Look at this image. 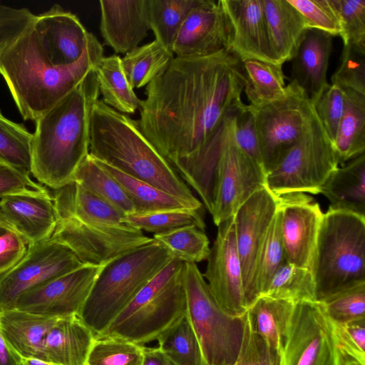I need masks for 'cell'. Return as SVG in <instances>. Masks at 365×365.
Wrapping results in <instances>:
<instances>
[{"label":"cell","mask_w":365,"mask_h":365,"mask_svg":"<svg viewBox=\"0 0 365 365\" xmlns=\"http://www.w3.org/2000/svg\"><path fill=\"white\" fill-rule=\"evenodd\" d=\"M341 20L344 45L365 47V0H331Z\"/></svg>","instance_id":"7dc6e473"},{"label":"cell","mask_w":365,"mask_h":365,"mask_svg":"<svg viewBox=\"0 0 365 365\" xmlns=\"http://www.w3.org/2000/svg\"><path fill=\"white\" fill-rule=\"evenodd\" d=\"M174 54L156 40L138 46L121 58L123 70L132 88L144 87L170 63Z\"/></svg>","instance_id":"d6a6232c"},{"label":"cell","mask_w":365,"mask_h":365,"mask_svg":"<svg viewBox=\"0 0 365 365\" xmlns=\"http://www.w3.org/2000/svg\"><path fill=\"white\" fill-rule=\"evenodd\" d=\"M95 72L102 101L107 106L123 114L134 113L139 108L140 100L125 77L119 56H103Z\"/></svg>","instance_id":"4dcf8cb0"},{"label":"cell","mask_w":365,"mask_h":365,"mask_svg":"<svg viewBox=\"0 0 365 365\" xmlns=\"http://www.w3.org/2000/svg\"><path fill=\"white\" fill-rule=\"evenodd\" d=\"M83 265L71 250L51 238L28 246L17 264L0 274V312L14 309L25 292Z\"/></svg>","instance_id":"9a60e30c"},{"label":"cell","mask_w":365,"mask_h":365,"mask_svg":"<svg viewBox=\"0 0 365 365\" xmlns=\"http://www.w3.org/2000/svg\"><path fill=\"white\" fill-rule=\"evenodd\" d=\"M282 240L285 261L312 269L323 218L319 205L305 193L279 197Z\"/></svg>","instance_id":"ac0fdd59"},{"label":"cell","mask_w":365,"mask_h":365,"mask_svg":"<svg viewBox=\"0 0 365 365\" xmlns=\"http://www.w3.org/2000/svg\"><path fill=\"white\" fill-rule=\"evenodd\" d=\"M143 346L118 337H96L86 365H142Z\"/></svg>","instance_id":"b9f144b4"},{"label":"cell","mask_w":365,"mask_h":365,"mask_svg":"<svg viewBox=\"0 0 365 365\" xmlns=\"http://www.w3.org/2000/svg\"><path fill=\"white\" fill-rule=\"evenodd\" d=\"M345 365H365V364H363L355 359H353L351 358L346 356Z\"/></svg>","instance_id":"91938a15"},{"label":"cell","mask_w":365,"mask_h":365,"mask_svg":"<svg viewBox=\"0 0 365 365\" xmlns=\"http://www.w3.org/2000/svg\"><path fill=\"white\" fill-rule=\"evenodd\" d=\"M319 302L335 324L365 319V282L341 289Z\"/></svg>","instance_id":"7bdbcfd3"},{"label":"cell","mask_w":365,"mask_h":365,"mask_svg":"<svg viewBox=\"0 0 365 365\" xmlns=\"http://www.w3.org/2000/svg\"><path fill=\"white\" fill-rule=\"evenodd\" d=\"M200 210L183 207L149 213H134L125 215L123 222L142 231L153 232L154 235L170 232L189 225H196L205 230V224Z\"/></svg>","instance_id":"ab89813d"},{"label":"cell","mask_w":365,"mask_h":365,"mask_svg":"<svg viewBox=\"0 0 365 365\" xmlns=\"http://www.w3.org/2000/svg\"><path fill=\"white\" fill-rule=\"evenodd\" d=\"M311 271L317 301L365 282V216L329 207L323 215Z\"/></svg>","instance_id":"8992f818"},{"label":"cell","mask_w":365,"mask_h":365,"mask_svg":"<svg viewBox=\"0 0 365 365\" xmlns=\"http://www.w3.org/2000/svg\"><path fill=\"white\" fill-rule=\"evenodd\" d=\"M331 84L365 95V47L344 45L340 63L331 76Z\"/></svg>","instance_id":"f6af8a7d"},{"label":"cell","mask_w":365,"mask_h":365,"mask_svg":"<svg viewBox=\"0 0 365 365\" xmlns=\"http://www.w3.org/2000/svg\"><path fill=\"white\" fill-rule=\"evenodd\" d=\"M184 286L186 314L199 341L205 365H233L242 342L245 314L232 317L219 306L195 263L185 264Z\"/></svg>","instance_id":"ba28073f"},{"label":"cell","mask_w":365,"mask_h":365,"mask_svg":"<svg viewBox=\"0 0 365 365\" xmlns=\"http://www.w3.org/2000/svg\"><path fill=\"white\" fill-rule=\"evenodd\" d=\"M102 266L83 265L22 295L14 308L55 318L78 315Z\"/></svg>","instance_id":"e0dca14e"},{"label":"cell","mask_w":365,"mask_h":365,"mask_svg":"<svg viewBox=\"0 0 365 365\" xmlns=\"http://www.w3.org/2000/svg\"><path fill=\"white\" fill-rule=\"evenodd\" d=\"M292 302L317 301L313 274L309 269L297 267L286 261L272 276L262 294Z\"/></svg>","instance_id":"8d00e7d4"},{"label":"cell","mask_w":365,"mask_h":365,"mask_svg":"<svg viewBox=\"0 0 365 365\" xmlns=\"http://www.w3.org/2000/svg\"><path fill=\"white\" fill-rule=\"evenodd\" d=\"M23 365H56L37 359H23Z\"/></svg>","instance_id":"680465c9"},{"label":"cell","mask_w":365,"mask_h":365,"mask_svg":"<svg viewBox=\"0 0 365 365\" xmlns=\"http://www.w3.org/2000/svg\"><path fill=\"white\" fill-rule=\"evenodd\" d=\"M217 227L202 275L219 306L230 316L242 317L247 309L233 217Z\"/></svg>","instance_id":"2e32d148"},{"label":"cell","mask_w":365,"mask_h":365,"mask_svg":"<svg viewBox=\"0 0 365 365\" xmlns=\"http://www.w3.org/2000/svg\"><path fill=\"white\" fill-rule=\"evenodd\" d=\"M0 225H4V226H6V227H9L6 224V222L4 221V220L2 219V217H1V215H0ZM9 228H10V227H9Z\"/></svg>","instance_id":"6125c7cd"},{"label":"cell","mask_w":365,"mask_h":365,"mask_svg":"<svg viewBox=\"0 0 365 365\" xmlns=\"http://www.w3.org/2000/svg\"><path fill=\"white\" fill-rule=\"evenodd\" d=\"M343 90L344 110L332 144L339 164L344 165L365 151V95Z\"/></svg>","instance_id":"f546056e"},{"label":"cell","mask_w":365,"mask_h":365,"mask_svg":"<svg viewBox=\"0 0 365 365\" xmlns=\"http://www.w3.org/2000/svg\"><path fill=\"white\" fill-rule=\"evenodd\" d=\"M294 304L261 295L247 309L245 315L251 330L282 353Z\"/></svg>","instance_id":"f1b7e54d"},{"label":"cell","mask_w":365,"mask_h":365,"mask_svg":"<svg viewBox=\"0 0 365 365\" xmlns=\"http://www.w3.org/2000/svg\"><path fill=\"white\" fill-rule=\"evenodd\" d=\"M162 244L173 259L185 263H197L208 258L210 247L204 230L196 225L183 227L153 237Z\"/></svg>","instance_id":"f35d334b"},{"label":"cell","mask_w":365,"mask_h":365,"mask_svg":"<svg viewBox=\"0 0 365 365\" xmlns=\"http://www.w3.org/2000/svg\"><path fill=\"white\" fill-rule=\"evenodd\" d=\"M284 262L280 213L277 208L267 230L260 255L257 278L259 296L264 292L272 276Z\"/></svg>","instance_id":"ee69618b"},{"label":"cell","mask_w":365,"mask_h":365,"mask_svg":"<svg viewBox=\"0 0 365 365\" xmlns=\"http://www.w3.org/2000/svg\"><path fill=\"white\" fill-rule=\"evenodd\" d=\"M51 239L67 246L86 265L103 266L115 257L153 240L125 223L58 217Z\"/></svg>","instance_id":"4fadbf2b"},{"label":"cell","mask_w":365,"mask_h":365,"mask_svg":"<svg viewBox=\"0 0 365 365\" xmlns=\"http://www.w3.org/2000/svg\"><path fill=\"white\" fill-rule=\"evenodd\" d=\"M185 264L178 259L171 260L98 336L118 337L142 346L157 340L186 314Z\"/></svg>","instance_id":"52a82bcc"},{"label":"cell","mask_w":365,"mask_h":365,"mask_svg":"<svg viewBox=\"0 0 365 365\" xmlns=\"http://www.w3.org/2000/svg\"><path fill=\"white\" fill-rule=\"evenodd\" d=\"M200 0H148L149 22L155 40L172 51L178 31Z\"/></svg>","instance_id":"74e56055"},{"label":"cell","mask_w":365,"mask_h":365,"mask_svg":"<svg viewBox=\"0 0 365 365\" xmlns=\"http://www.w3.org/2000/svg\"><path fill=\"white\" fill-rule=\"evenodd\" d=\"M32 24L43 48L55 66L77 62L93 36L75 14L58 4L36 15Z\"/></svg>","instance_id":"44dd1931"},{"label":"cell","mask_w":365,"mask_h":365,"mask_svg":"<svg viewBox=\"0 0 365 365\" xmlns=\"http://www.w3.org/2000/svg\"><path fill=\"white\" fill-rule=\"evenodd\" d=\"M28 245L14 230L0 236V274L9 270L24 257Z\"/></svg>","instance_id":"11a10c76"},{"label":"cell","mask_w":365,"mask_h":365,"mask_svg":"<svg viewBox=\"0 0 365 365\" xmlns=\"http://www.w3.org/2000/svg\"><path fill=\"white\" fill-rule=\"evenodd\" d=\"M173 259L168 250L153 238L111 259L102 266L78 317L98 336Z\"/></svg>","instance_id":"5b68a950"},{"label":"cell","mask_w":365,"mask_h":365,"mask_svg":"<svg viewBox=\"0 0 365 365\" xmlns=\"http://www.w3.org/2000/svg\"><path fill=\"white\" fill-rule=\"evenodd\" d=\"M0 365H23L22 358L7 344L1 334Z\"/></svg>","instance_id":"6f0895ef"},{"label":"cell","mask_w":365,"mask_h":365,"mask_svg":"<svg viewBox=\"0 0 365 365\" xmlns=\"http://www.w3.org/2000/svg\"><path fill=\"white\" fill-rule=\"evenodd\" d=\"M35 16L27 8L0 3V55L32 23Z\"/></svg>","instance_id":"816d5d0a"},{"label":"cell","mask_w":365,"mask_h":365,"mask_svg":"<svg viewBox=\"0 0 365 365\" xmlns=\"http://www.w3.org/2000/svg\"><path fill=\"white\" fill-rule=\"evenodd\" d=\"M245 72L230 50L175 56L146 86L137 123L171 165L200 150L226 115L241 103Z\"/></svg>","instance_id":"6da1fadb"},{"label":"cell","mask_w":365,"mask_h":365,"mask_svg":"<svg viewBox=\"0 0 365 365\" xmlns=\"http://www.w3.org/2000/svg\"><path fill=\"white\" fill-rule=\"evenodd\" d=\"M233 365H281V352L253 332L245 317L241 348Z\"/></svg>","instance_id":"c3c4849f"},{"label":"cell","mask_w":365,"mask_h":365,"mask_svg":"<svg viewBox=\"0 0 365 365\" xmlns=\"http://www.w3.org/2000/svg\"><path fill=\"white\" fill-rule=\"evenodd\" d=\"M43 190L30 178L29 174L0 161V199L14 193Z\"/></svg>","instance_id":"db71d44e"},{"label":"cell","mask_w":365,"mask_h":365,"mask_svg":"<svg viewBox=\"0 0 365 365\" xmlns=\"http://www.w3.org/2000/svg\"><path fill=\"white\" fill-rule=\"evenodd\" d=\"M96 160L120 185L135 206V213L143 214L183 207L190 208L185 202L170 194L148 182L126 175L105 163Z\"/></svg>","instance_id":"e575fe53"},{"label":"cell","mask_w":365,"mask_h":365,"mask_svg":"<svg viewBox=\"0 0 365 365\" xmlns=\"http://www.w3.org/2000/svg\"><path fill=\"white\" fill-rule=\"evenodd\" d=\"M242 63L245 72L244 91L251 107L263 106L286 94L282 65L253 59Z\"/></svg>","instance_id":"1f68e13d"},{"label":"cell","mask_w":365,"mask_h":365,"mask_svg":"<svg viewBox=\"0 0 365 365\" xmlns=\"http://www.w3.org/2000/svg\"><path fill=\"white\" fill-rule=\"evenodd\" d=\"M89 154L182 200L190 208L202 209V203L144 135L137 121L102 99L92 108Z\"/></svg>","instance_id":"277c9868"},{"label":"cell","mask_w":365,"mask_h":365,"mask_svg":"<svg viewBox=\"0 0 365 365\" xmlns=\"http://www.w3.org/2000/svg\"><path fill=\"white\" fill-rule=\"evenodd\" d=\"M334 325L338 342L344 354L365 364V319L344 324L334 323Z\"/></svg>","instance_id":"f5cc1de1"},{"label":"cell","mask_w":365,"mask_h":365,"mask_svg":"<svg viewBox=\"0 0 365 365\" xmlns=\"http://www.w3.org/2000/svg\"><path fill=\"white\" fill-rule=\"evenodd\" d=\"M234 133L237 145L262 168L254 114L250 106L244 103L235 114Z\"/></svg>","instance_id":"f907efd6"},{"label":"cell","mask_w":365,"mask_h":365,"mask_svg":"<svg viewBox=\"0 0 365 365\" xmlns=\"http://www.w3.org/2000/svg\"><path fill=\"white\" fill-rule=\"evenodd\" d=\"M157 340L158 348L175 365H205L199 341L187 314L163 332Z\"/></svg>","instance_id":"d590c367"},{"label":"cell","mask_w":365,"mask_h":365,"mask_svg":"<svg viewBox=\"0 0 365 365\" xmlns=\"http://www.w3.org/2000/svg\"><path fill=\"white\" fill-rule=\"evenodd\" d=\"M142 365H175L158 348L143 346Z\"/></svg>","instance_id":"9f6ffc18"},{"label":"cell","mask_w":365,"mask_h":365,"mask_svg":"<svg viewBox=\"0 0 365 365\" xmlns=\"http://www.w3.org/2000/svg\"><path fill=\"white\" fill-rule=\"evenodd\" d=\"M9 230H11V229L8 227L4 226V225H0V236L4 235L5 232H6Z\"/></svg>","instance_id":"94428289"},{"label":"cell","mask_w":365,"mask_h":365,"mask_svg":"<svg viewBox=\"0 0 365 365\" xmlns=\"http://www.w3.org/2000/svg\"><path fill=\"white\" fill-rule=\"evenodd\" d=\"M0 215L28 246L50 239L58 220L53 197L46 189L2 197Z\"/></svg>","instance_id":"7402d4cb"},{"label":"cell","mask_w":365,"mask_h":365,"mask_svg":"<svg viewBox=\"0 0 365 365\" xmlns=\"http://www.w3.org/2000/svg\"><path fill=\"white\" fill-rule=\"evenodd\" d=\"M230 26L221 1L200 0L187 14L172 47L175 56L200 57L228 50Z\"/></svg>","instance_id":"d6986e66"},{"label":"cell","mask_w":365,"mask_h":365,"mask_svg":"<svg viewBox=\"0 0 365 365\" xmlns=\"http://www.w3.org/2000/svg\"><path fill=\"white\" fill-rule=\"evenodd\" d=\"M250 108L267 176L300 139L314 108L294 81H289L282 98L257 108Z\"/></svg>","instance_id":"8fae6325"},{"label":"cell","mask_w":365,"mask_h":365,"mask_svg":"<svg viewBox=\"0 0 365 365\" xmlns=\"http://www.w3.org/2000/svg\"><path fill=\"white\" fill-rule=\"evenodd\" d=\"M33 133L2 114L0 110V161L31 173Z\"/></svg>","instance_id":"60d3db41"},{"label":"cell","mask_w":365,"mask_h":365,"mask_svg":"<svg viewBox=\"0 0 365 365\" xmlns=\"http://www.w3.org/2000/svg\"><path fill=\"white\" fill-rule=\"evenodd\" d=\"M99 94L94 68L35 122L31 173L42 184L57 190L73 181L89 155L91 116Z\"/></svg>","instance_id":"3957f363"},{"label":"cell","mask_w":365,"mask_h":365,"mask_svg":"<svg viewBox=\"0 0 365 365\" xmlns=\"http://www.w3.org/2000/svg\"><path fill=\"white\" fill-rule=\"evenodd\" d=\"M220 1L230 26L228 50L241 61L279 64L270 46L262 0Z\"/></svg>","instance_id":"ffe728a7"},{"label":"cell","mask_w":365,"mask_h":365,"mask_svg":"<svg viewBox=\"0 0 365 365\" xmlns=\"http://www.w3.org/2000/svg\"><path fill=\"white\" fill-rule=\"evenodd\" d=\"M95 340L93 331L78 315L58 318L44 339L42 361L56 365H86Z\"/></svg>","instance_id":"d4e9b609"},{"label":"cell","mask_w":365,"mask_h":365,"mask_svg":"<svg viewBox=\"0 0 365 365\" xmlns=\"http://www.w3.org/2000/svg\"><path fill=\"white\" fill-rule=\"evenodd\" d=\"M73 181L124 215L135 213V206L120 185L90 154L78 168Z\"/></svg>","instance_id":"836d02e7"},{"label":"cell","mask_w":365,"mask_h":365,"mask_svg":"<svg viewBox=\"0 0 365 365\" xmlns=\"http://www.w3.org/2000/svg\"><path fill=\"white\" fill-rule=\"evenodd\" d=\"M103 56V46L93 35L77 62L55 66L31 23L1 53L0 74L22 117L36 122L75 89Z\"/></svg>","instance_id":"7a4b0ae2"},{"label":"cell","mask_w":365,"mask_h":365,"mask_svg":"<svg viewBox=\"0 0 365 365\" xmlns=\"http://www.w3.org/2000/svg\"><path fill=\"white\" fill-rule=\"evenodd\" d=\"M320 193L329 201V207L365 216V154L335 169Z\"/></svg>","instance_id":"83f0119b"},{"label":"cell","mask_w":365,"mask_h":365,"mask_svg":"<svg viewBox=\"0 0 365 365\" xmlns=\"http://www.w3.org/2000/svg\"><path fill=\"white\" fill-rule=\"evenodd\" d=\"M302 15L307 28L341 36L339 15L331 0H287Z\"/></svg>","instance_id":"bcb514c9"},{"label":"cell","mask_w":365,"mask_h":365,"mask_svg":"<svg viewBox=\"0 0 365 365\" xmlns=\"http://www.w3.org/2000/svg\"><path fill=\"white\" fill-rule=\"evenodd\" d=\"M344 104V90L329 84L314 106L315 113L331 143L335 138Z\"/></svg>","instance_id":"681fc988"},{"label":"cell","mask_w":365,"mask_h":365,"mask_svg":"<svg viewBox=\"0 0 365 365\" xmlns=\"http://www.w3.org/2000/svg\"><path fill=\"white\" fill-rule=\"evenodd\" d=\"M270 46L277 62L292 59L307 26L287 0H262Z\"/></svg>","instance_id":"4316f807"},{"label":"cell","mask_w":365,"mask_h":365,"mask_svg":"<svg viewBox=\"0 0 365 365\" xmlns=\"http://www.w3.org/2000/svg\"><path fill=\"white\" fill-rule=\"evenodd\" d=\"M240 103L234 106L215 130L218 144L213 204L210 214L218 226L232 217L239 207L266 184V175L236 143L235 117Z\"/></svg>","instance_id":"9c48e42d"},{"label":"cell","mask_w":365,"mask_h":365,"mask_svg":"<svg viewBox=\"0 0 365 365\" xmlns=\"http://www.w3.org/2000/svg\"><path fill=\"white\" fill-rule=\"evenodd\" d=\"M58 318L16 308L0 312V334L23 359L42 360L43 342Z\"/></svg>","instance_id":"484cf974"},{"label":"cell","mask_w":365,"mask_h":365,"mask_svg":"<svg viewBox=\"0 0 365 365\" xmlns=\"http://www.w3.org/2000/svg\"><path fill=\"white\" fill-rule=\"evenodd\" d=\"M332 48V36L308 28L290 60L289 81L297 83L313 106L329 86L327 75Z\"/></svg>","instance_id":"cb8c5ba5"},{"label":"cell","mask_w":365,"mask_h":365,"mask_svg":"<svg viewBox=\"0 0 365 365\" xmlns=\"http://www.w3.org/2000/svg\"><path fill=\"white\" fill-rule=\"evenodd\" d=\"M99 4L101 33L115 53H128L148 36L150 30L148 0H101Z\"/></svg>","instance_id":"603a6c76"},{"label":"cell","mask_w":365,"mask_h":365,"mask_svg":"<svg viewBox=\"0 0 365 365\" xmlns=\"http://www.w3.org/2000/svg\"><path fill=\"white\" fill-rule=\"evenodd\" d=\"M278 203L279 197L264 186L253 193L233 216L246 309L259 297L257 286L259 259Z\"/></svg>","instance_id":"5bb4252c"},{"label":"cell","mask_w":365,"mask_h":365,"mask_svg":"<svg viewBox=\"0 0 365 365\" xmlns=\"http://www.w3.org/2000/svg\"><path fill=\"white\" fill-rule=\"evenodd\" d=\"M334 325L319 301L296 303L281 353V365H345Z\"/></svg>","instance_id":"7c38bea8"},{"label":"cell","mask_w":365,"mask_h":365,"mask_svg":"<svg viewBox=\"0 0 365 365\" xmlns=\"http://www.w3.org/2000/svg\"><path fill=\"white\" fill-rule=\"evenodd\" d=\"M339 165L333 144L314 111L300 139L267 175V187L277 197L317 195Z\"/></svg>","instance_id":"30bf717a"}]
</instances>
